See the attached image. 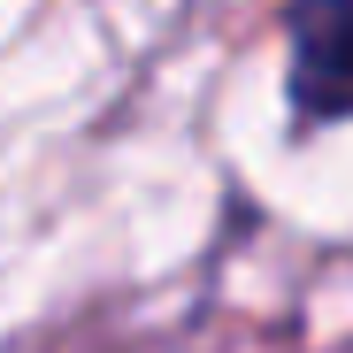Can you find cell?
Wrapping results in <instances>:
<instances>
[{
    "label": "cell",
    "mask_w": 353,
    "mask_h": 353,
    "mask_svg": "<svg viewBox=\"0 0 353 353\" xmlns=\"http://www.w3.org/2000/svg\"><path fill=\"white\" fill-rule=\"evenodd\" d=\"M292 108L315 123L353 115V0L292 8Z\"/></svg>",
    "instance_id": "cell-1"
}]
</instances>
